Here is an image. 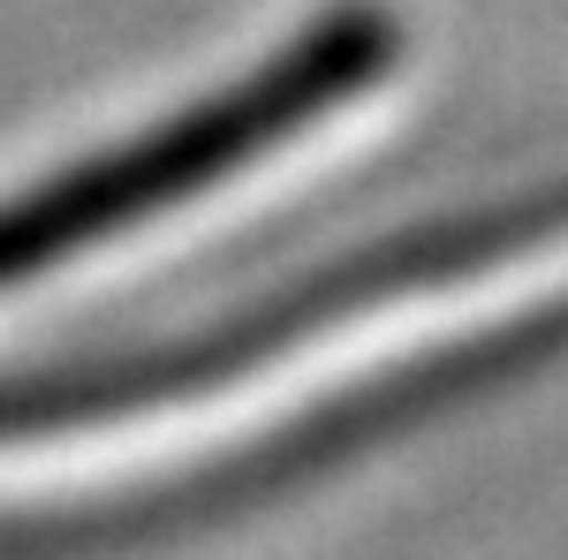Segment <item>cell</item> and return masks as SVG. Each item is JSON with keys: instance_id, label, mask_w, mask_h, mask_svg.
I'll return each mask as SVG.
<instances>
[{"instance_id": "cell-1", "label": "cell", "mask_w": 568, "mask_h": 560, "mask_svg": "<svg viewBox=\"0 0 568 560\" xmlns=\"http://www.w3.org/2000/svg\"><path fill=\"white\" fill-rule=\"evenodd\" d=\"M394 61H402V16L394 8H379V0L326 8L288 53H273L265 69H251L220 99L175 114L168 130L130 136L106 160L53 174L45 190L16 197V205H0V296L69 265L77 251H99L144 220H160L168 205L213 190L227 174L258 167L288 136L318 130L326 114L364 99Z\"/></svg>"}]
</instances>
